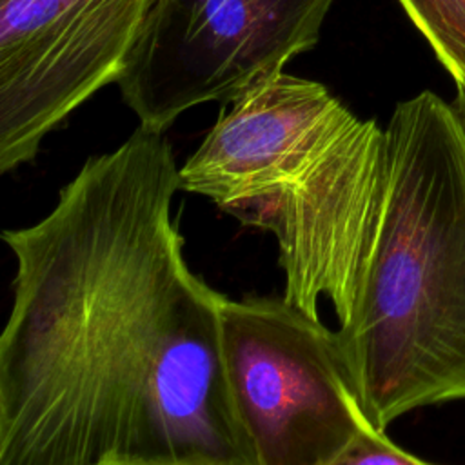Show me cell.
Masks as SVG:
<instances>
[{"instance_id":"1","label":"cell","mask_w":465,"mask_h":465,"mask_svg":"<svg viewBox=\"0 0 465 465\" xmlns=\"http://www.w3.org/2000/svg\"><path fill=\"white\" fill-rule=\"evenodd\" d=\"M180 167L140 125L36 223L0 334V465H258L222 351L225 296L173 220Z\"/></svg>"},{"instance_id":"2","label":"cell","mask_w":465,"mask_h":465,"mask_svg":"<svg viewBox=\"0 0 465 465\" xmlns=\"http://www.w3.org/2000/svg\"><path fill=\"white\" fill-rule=\"evenodd\" d=\"M340 340L369 421L465 400V127L432 91L400 102Z\"/></svg>"},{"instance_id":"3","label":"cell","mask_w":465,"mask_h":465,"mask_svg":"<svg viewBox=\"0 0 465 465\" xmlns=\"http://www.w3.org/2000/svg\"><path fill=\"white\" fill-rule=\"evenodd\" d=\"M222 351L258 465H325L374 427L336 332L283 296L225 298Z\"/></svg>"},{"instance_id":"4","label":"cell","mask_w":465,"mask_h":465,"mask_svg":"<svg viewBox=\"0 0 465 465\" xmlns=\"http://www.w3.org/2000/svg\"><path fill=\"white\" fill-rule=\"evenodd\" d=\"M334 0H154L116 80L140 125L234 102L314 47Z\"/></svg>"},{"instance_id":"5","label":"cell","mask_w":465,"mask_h":465,"mask_svg":"<svg viewBox=\"0 0 465 465\" xmlns=\"http://www.w3.org/2000/svg\"><path fill=\"white\" fill-rule=\"evenodd\" d=\"M154 0H0V171L116 82Z\"/></svg>"},{"instance_id":"6","label":"cell","mask_w":465,"mask_h":465,"mask_svg":"<svg viewBox=\"0 0 465 465\" xmlns=\"http://www.w3.org/2000/svg\"><path fill=\"white\" fill-rule=\"evenodd\" d=\"M385 178V131L354 118L292 185L245 223L271 231L283 271V300L318 316L327 298L341 322L352 303Z\"/></svg>"},{"instance_id":"7","label":"cell","mask_w":465,"mask_h":465,"mask_svg":"<svg viewBox=\"0 0 465 465\" xmlns=\"http://www.w3.org/2000/svg\"><path fill=\"white\" fill-rule=\"evenodd\" d=\"M354 118L323 84L282 73L218 118L180 167V189L247 222L298 182Z\"/></svg>"},{"instance_id":"8","label":"cell","mask_w":465,"mask_h":465,"mask_svg":"<svg viewBox=\"0 0 465 465\" xmlns=\"http://www.w3.org/2000/svg\"><path fill=\"white\" fill-rule=\"evenodd\" d=\"M438 60L465 89V0H398Z\"/></svg>"},{"instance_id":"9","label":"cell","mask_w":465,"mask_h":465,"mask_svg":"<svg viewBox=\"0 0 465 465\" xmlns=\"http://www.w3.org/2000/svg\"><path fill=\"white\" fill-rule=\"evenodd\" d=\"M325 465H436L391 441L385 430L369 427Z\"/></svg>"},{"instance_id":"10","label":"cell","mask_w":465,"mask_h":465,"mask_svg":"<svg viewBox=\"0 0 465 465\" xmlns=\"http://www.w3.org/2000/svg\"><path fill=\"white\" fill-rule=\"evenodd\" d=\"M452 105H454V109H456V113H458V116H460V120H461V124H463V127H465V89H458Z\"/></svg>"}]
</instances>
